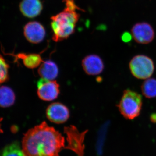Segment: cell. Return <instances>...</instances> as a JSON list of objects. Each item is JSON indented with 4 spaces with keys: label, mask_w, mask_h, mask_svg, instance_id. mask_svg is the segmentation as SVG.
<instances>
[{
    "label": "cell",
    "mask_w": 156,
    "mask_h": 156,
    "mask_svg": "<svg viewBox=\"0 0 156 156\" xmlns=\"http://www.w3.org/2000/svg\"><path fill=\"white\" fill-rule=\"evenodd\" d=\"M82 66L85 73L91 76L100 74L104 68L102 59L95 54L86 56L82 61Z\"/></svg>",
    "instance_id": "9"
},
{
    "label": "cell",
    "mask_w": 156,
    "mask_h": 156,
    "mask_svg": "<svg viewBox=\"0 0 156 156\" xmlns=\"http://www.w3.org/2000/svg\"><path fill=\"white\" fill-rule=\"evenodd\" d=\"M26 39L31 43L39 44L44 39L46 30L44 27L37 21H31L27 23L23 28Z\"/></svg>",
    "instance_id": "8"
},
{
    "label": "cell",
    "mask_w": 156,
    "mask_h": 156,
    "mask_svg": "<svg viewBox=\"0 0 156 156\" xmlns=\"http://www.w3.org/2000/svg\"><path fill=\"white\" fill-rule=\"evenodd\" d=\"M11 55L14 56L17 60L20 59L26 67L29 69H34L38 67L43 62L41 55L36 53H19Z\"/></svg>",
    "instance_id": "12"
},
{
    "label": "cell",
    "mask_w": 156,
    "mask_h": 156,
    "mask_svg": "<svg viewBox=\"0 0 156 156\" xmlns=\"http://www.w3.org/2000/svg\"><path fill=\"white\" fill-rule=\"evenodd\" d=\"M15 95L13 90L7 86H3L0 89V104L2 108L9 107L14 104Z\"/></svg>",
    "instance_id": "13"
},
{
    "label": "cell",
    "mask_w": 156,
    "mask_h": 156,
    "mask_svg": "<svg viewBox=\"0 0 156 156\" xmlns=\"http://www.w3.org/2000/svg\"><path fill=\"white\" fill-rule=\"evenodd\" d=\"M38 73L42 79L48 80H55L58 74V68L57 65L51 60L43 62L40 65Z\"/></svg>",
    "instance_id": "11"
},
{
    "label": "cell",
    "mask_w": 156,
    "mask_h": 156,
    "mask_svg": "<svg viewBox=\"0 0 156 156\" xmlns=\"http://www.w3.org/2000/svg\"><path fill=\"white\" fill-rule=\"evenodd\" d=\"M142 105L141 95L129 89L125 90L117 105L123 116L128 119H133L139 115Z\"/></svg>",
    "instance_id": "3"
},
{
    "label": "cell",
    "mask_w": 156,
    "mask_h": 156,
    "mask_svg": "<svg viewBox=\"0 0 156 156\" xmlns=\"http://www.w3.org/2000/svg\"><path fill=\"white\" fill-rule=\"evenodd\" d=\"M131 37L128 33H125L122 36V40L124 41L128 42L131 40Z\"/></svg>",
    "instance_id": "17"
},
{
    "label": "cell",
    "mask_w": 156,
    "mask_h": 156,
    "mask_svg": "<svg viewBox=\"0 0 156 156\" xmlns=\"http://www.w3.org/2000/svg\"><path fill=\"white\" fill-rule=\"evenodd\" d=\"M64 138L46 122L30 129L23 140L22 150L26 156H59Z\"/></svg>",
    "instance_id": "1"
},
{
    "label": "cell",
    "mask_w": 156,
    "mask_h": 156,
    "mask_svg": "<svg viewBox=\"0 0 156 156\" xmlns=\"http://www.w3.org/2000/svg\"><path fill=\"white\" fill-rule=\"evenodd\" d=\"M131 31L133 38L139 44H149L152 41L154 38V29L147 22L137 23L133 26Z\"/></svg>",
    "instance_id": "6"
},
{
    "label": "cell",
    "mask_w": 156,
    "mask_h": 156,
    "mask_svg": "<svg viewBox=\"0 0 156 156\" xmlns=\"http://www.w3.org/2000/svg\"><path fill=\"white\" fill-rule=\"evenodd\" d=\"M46 115L52 122L62 124L67 121L70 116L68 108L59 102L51 104L46 110Z\"/></svg>",
    "instance_id": "7"
},
{
    "label": "cell",
    "mask_w": 156,
    "mask_h": 156,
    "mask_svg": "<svg viewBox=\"0 0 156 156\" xmlns=\"http://www.w3.org/2000/svg\"><path fill=\"white\" fill-rule=\"evenodd\" d=\"M37 94L39 98L45 101L55 100L60 92L59 85L56 81L41 79L37 84Z\"/></svg>",
    "instance_id": "5"
},
{
    "label": "cell",
    "mask_w": 156,
    "mask_h": 156,
    "mask_svg": "<svg viewBox=\"0 0 156 156\" xmlns=\"http://www.w3.org/2000/svg\"><path fill=\"white\" fill-rule=\"evenodd\" d=\"M19 8L25 17L34 18L41 14L43 6L41 0H22L20 4Z\"/></svg>",
    "instance_id": "10"
},
{
    "label": "cell",
    "mask_w": 156,
    "mask_h": 156,
    "mask_svg": "<svg viewBox=\"0 0 156 156\" xmlns=\"http://www.w3.org/2000/svg\"><path fill=\"white\" fill-rule=\"evenodd\" d=\"M0 64H1V78L0 81L1 83L6 82L9 80V65L6 62L3 56L1 55L0 58Z\"/></svg>",
    "instance_id": "16"
},
{
    "label": "cell",
    "mask_w": 156,
    "mask_h": 156,
    "mask_svg": "<svg viewBox=\"0 0 156 156\" xmlns=\"http://www.w3.org/2000/svg\"><path fill=\"white\" fill-rule=\"evenodd\" d=\"M2 156H26L19 144L14 142L7 146L3 151Z\"/></svg>",
    "instance_id": "15"
},
{
    "label": "cell",
    "mask_w": 156,
    "mask_h": 156,
    "mask_svg": "<svg viewBox=\"0 0 156 156\" xmlns=\"http://www.w3.org/2000/svg\"><path fill=\"white\" fill-rule=\"evenodd\" d=\"M63 2L66 6L63 11L51 17L52 38L55 42L65 40L74 33L80 17L76 10L81 9L76 5L74 0H63Z\"/></svg>",
    "instance_id": "2"
},
{
    "label": "cell",
    "mask_w": 156,
    "mask_h": 156,
    "mask_svg": "<svg viewBox=\"0 0 156 156\" xmlns=\"http://www.w3.org/2000/svg\"><path fill=\"white\" fill-rule=\"evenodd\" d=\"M143 94L147 98L156 97V80L149 79L144 82L141 86Z\"/></svg>",
    "instance_id": "14"
},
{
    "label": "cell",
    "mask_w": 156,
    "mask_h": 156,
    "mask_svg": "<svg viewBox=\"0 0 156 156\" xmlns=\"http://www.w3.org/2000/svg\"><path fill=\"white\" fill-rule=\"evenodd\" d=\"M129 67L132 75L141 80L150 77L154 70L153 60L144 55H137L133 57L129 63Z\"/></svg>",
    "instance_id": "4"
}]
</instances>
